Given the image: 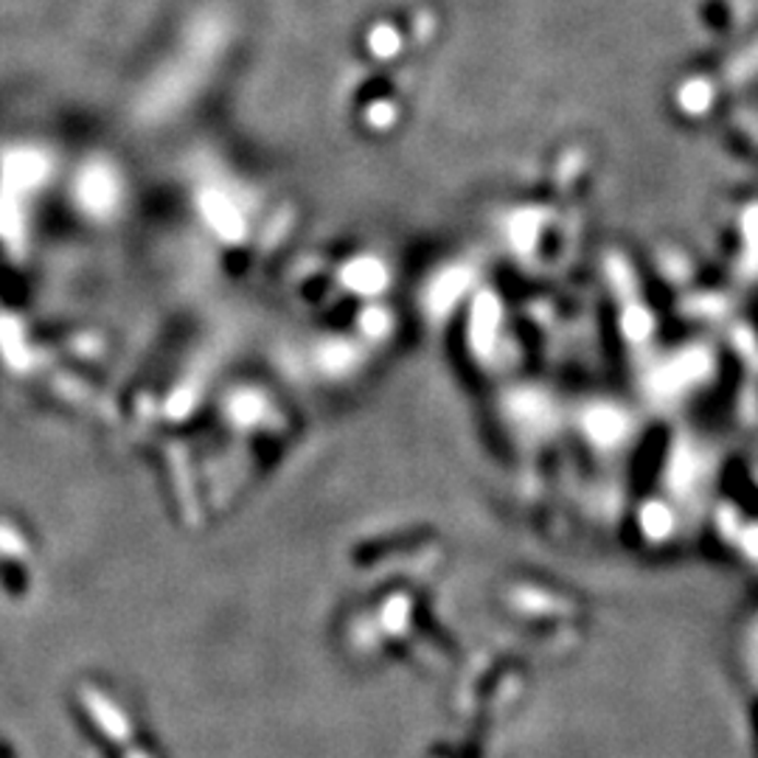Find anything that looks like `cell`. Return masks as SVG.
I'll use <instances>...</instances> for the list:
<instances>
[{
  "instance_id": "6da1fadb",
  "label": "cell",
  "mask_w": 758,
  "mask_h": 758,
  "mask_svg": "<svg viewBox=\"0 0 758 758\" xmlns=\"http://www.w3.org/2000/svg\"><path fill=\"white\" fill-rule=\"evenodd\" d=\"M716 104V84L705 77H691L677 88V107L688 118H705Z\"/></svg>"
},
{
  "instance_id": "3957f363",
  "label": "cell",
  "mask_w": 758,
  "mask_h": 758,
  "mask_svg": "<svg viewBox=\"0 0 758 758\" xmlns=\"http://www.w3.org/2000/svg\"><path fill=\"white\" fill-rule=\"evenodd\" d=\"M702 12H705V18H711V26L727 28V7L722 0H711Z\"/></svg>"
},
{
  "instance_id": "7a4b0ae2",
  "label": "cell",
  "mask_w": 758,
  "mask_h": 758,
  "mask_svg": "<svg viewBox=\"0 0 758 758\" xmlns=\"http://www.w3.org/2000/svg\"><path fill=\"white\" fill-rule=\"evenodd\" d=\"M756 77H758V43L753 48H747V51H742L739 57L733 59L731 66H727V82H731L733 88L747 84Z\"/></svg>"
}]
</instances>
